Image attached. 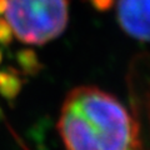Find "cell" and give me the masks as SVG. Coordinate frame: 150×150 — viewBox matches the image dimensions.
<instances>
[{"instance_id": "6da1fadb", "label": "cell", "mask_w": 150, "mask_h": 150, "mask_svg": "<svg viewBox=\"0 0 150 150\" xmlns=\"http://www.w3.org/2000/svg\"><path fill=\"white\" fill-rule=\"evenodd\" d=\"M58 130L68 150H137L138 125L121 103L96 86L73 89L63 101Z\"/></svg>"}, {"instance_id": "5b68a950", "label": "cell", "mask_w": 150, "mask_h": 150, "mask_svg": "<svg viewBox=\"0 0 150 150\" xmlns=\"http://www.w3.org/2000/svg\"><path fill=\"white\" fill-rule=\"evenodd\" d=\"M13 31L10 25L8 24L5 18L0 16V44L1 45H8L11 43L13 39Z\"/></svg>"}, {"instance_id": "3957f363", "label": "cell", "mask_w": 150, "mask_h": 150, "mask_svg": "<svg viewBox=\"0 0 150 150\" xmlns=\"http://www.w3.org/2000/svg\"><path fill=\"white\" fill-rule=\"evenodd\" d=\"M118 20L131 38L150 41V0H119Z\"/></svg>"}, {"instance_id": "7a4b0ae2", "label": "cell", "mask_w": 150, "mask_h": 150, "mask_svg": "<svg viewBox=\"0 0 150 150\" xmlns=\"http://www.w3.org/2000/svg\"><path fill=\"white\" fill-rule=\"evenodd\" d=\"M0 15L19 41L43 45L63 34L69 6L68 0H0Z\"/></svg>"}, {"instance_id": "8992f818", "label": "cell", "mask_w": 150, "mask_h": 150, "mask_svg": "<svg viewBox=\"0 0 150 150\" xmlns=\"http://www.w3.org/2000/svg\"><path fill=\"white\" fill-rule=\"evenodd\" d=\"M0 63H1V51H0Z\"/></svg>"}, {"instance_id": "277c9868", "label": "cell", "mask_w": 150, "mask_h": 150, "mask_svg": "<svg viewBox=\"0 0 150 150\" xmlns=\"http://www.w3.org/2000/svg\"><path fill=\"white\" fill-rule=\"evenodd\" d=\"M20 90V80L14 71H0V94L11 99Z\"/></svg>"}]
</instances>
